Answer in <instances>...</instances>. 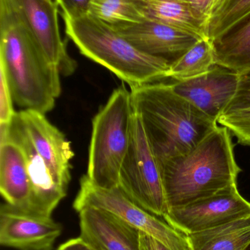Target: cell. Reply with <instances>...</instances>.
<instances>
[{"mask_svg":"<svg viewBox=\"0 0 250 250\" xmlns=\"http://www.w3.org/2000/svg\"><path fill=\"white\" fill-rule=\"evenodd\" d=\"M0 67L13 101L23 110L51 111L61 94L60 70L51 64L20 15L0 0Z\"/></svg>","mask_w":250,"mask_h":250,"instance_id":"1","label":"cell"},{"mask_svg":"<svg viewBox=\"0 0 250 250\" xmlns=\"http://www.w3.org/2000/svg\"><path fill=\"white\" fill-rule=\"evenodd\" d=\"M131 93L134 111L159 163L192 151L218 126L172 84L154 82L132 88Z\"/></svg>","mask_w":250,"mask_h":250,"instance_id":"2","label":"cell"},{"mask_svg":"<svg viewBox=\"0 0 250 250\" xmlns=\"http://www.w3.org/2000/svg\"><path fill=\"white\" fill-rule=\"evenodd\" d=\"M231 132L217 126L192 151L159 163L168 210L211 196L237 183Z\"/></svg>","mask_w":250,"mask_h":250,"instance_id":"3","label":"cell"},{"mask_svg":"<svg viewBox=\"0 0 250 250\" xmlns=\"http://www.w3.org/2000/svg\"><path fill=\"white\" fill-rule=\"evenodd\" d=\"M67 36L81 54L114 73L132 88L168 78L170 63L139 51L115 29L86 14L63 17Z\"/></svg>","mask_w":250,"mask_h":250,"instance_id":"4","label":"cell"},{"mask_svg":"<svg viewBox=\"0 0 250 250\" xmlns=\"http://www.w3.org/2000/svg\"><path fill=\"white\" fill-rule=\"evenodd\" d=\"M132 93L114 89L92 120L87 177L105 189L119 187L120 169L129 150L133 126Z\"/></svg>","mask_w":250,"mask_h":250,"instance_id":"5","label":"cell"},{"mask_svg":"<svg viewBox=\"0 0 250 250\" xmlns=\"http://www.w3.org/2000/svg\"><path fill=\"white\" fill-rule=\"evenodd\" d=\"M119 188L145 211L162 218L167 214L159 163L135 114L130 145L120 169Z\"/></svg>","mask_w":250,"mask_h":250,"instance_id":"6","label":"cell"},{"mask_svg":"<svg viewBox=\"0 0 250 250\" xmlns=\"http://www.w3.org/2000/svg\"><path fill=\"white\" fill-rule=\"evenodd\" d=\"M86 207L113 213L139 231L156 238L169 249L190 250L186 235L141 208L119 187L113 189L99 188L85 175L81 179L80 188L73 201V208L78 212Z\"/></svg>","mask_w":250,"mask_h":250,"instance_id":"7","label":"cell"},{"mask_svg":"<svg viewBox=\"0 0 250 250\" xmlns=\"http://www.w3.org/2000/svg\"><path fill=\"white\" fill-rule=\"evenodd\" d=\"M248 218L250 203L239 193L236 183L211 196L170 208L163 219L186 236Z\"/></svg>","mask_w":250,"mask_h":250,"instance_id":"8","label":"cell"},{"mask_svg":"<svg viewBox=\"0 0 250 250\" xmlns=\"http://www.w3.org/2000/svg\"><path fill=\"white\" fill-rule=\"evenodd\" d=\"M20 15L36 40L47 60L60 70L62 76L73 74L76 61L68 53L62 38L58 5L53 0H6Z\"/></svg>","mask_w":250,"mask_h":250,"instance_id":"9","label":"cell"},{"mask_svg":"<svg viewBox=\"0 0 250 250\" xmlns=\"http://www.w3.org/2000/svg\"><path fill=\"white\" fill-rule=\"evenodd\" d=\"M10 138L24 153L30 181V197L24 209L20 211L32 217L51 218L57 206L66 198L67 189L54 180L45 162L32 146L18 112L10 123Z\"/></svg>","mask_w":250,"mask_h":250,"instance_id":"10","label":"cell"},{"mask_svg":"<svg viewBox=\"0 0 250 250\" xmlns=\"http://www.w3.org/2000/svg\"><path fill=\"white\" fill-rule=\"evenodd\" d=\"M31 143L44 160L55 182L67 189L71 179L74 152L64 134L51 124L45 114L32 110L18 112Z\"/></svg>","mask_w":250,"mask_h":250,"instance_id":"11","label":"cell"},{"mask_svg":"<svg viewBox=\"0 0 250 250\" xmlns=\"http://www.w3.org/2000/svg\"><path fill=\"white\" fill-rule=\"evenodd\" d=\"M240 75L215 64L207 73L172 83L176 93L218 121L237 92Z\"/></svg>","mask_w":250,"mask_h":250,"instance_id":"12","label":"cell"},{"mask_svg":"<svg viewBox=\"0 0 250 250\" xmlns=\"http://www.w3.org/2000/svg\"><path fill=\"white\" fill-rule=\"evenodd\" d=\"M63 226L52 218L24 214L4 204L0 209V245L17 250H52Z\"/></svg>","mask_w":250,"mask_h":250,"instance_id":"13","label":"cell"},{"mask_svg":"<svg viewBox=\"0 0 250 250\" xmlns=\"http://www.w3.org/2000/svg\"><path fill=\"white\" fill-rule=\"evenodd\" d=\"M115 30L139 51L164 59L170 64L200 40L204 39L190 32L151 19Z\"/></svg>","mask_w":250,"mask_h":250,"instance_id":"14","label":"cell"},{"mask_svg":"<svg viewBox=\"0 0 250 250\" xmlns=\"http://www.w3.org/2000/svg\"><path fill=\"white\" fill-rule=\"evenodd\" d=\"M80 237L95 250H140V231L113 213L93 207L78 211Z\"/></svg>","mask_w":250,"mask_h":250,"instance_id":"15","label":"cell"},{"mask_svg":"<svg viewBox=\"0 0 250 250\" xmlns=\"http://www.w3.org/2000/svg\"><path fill=\"white\" fill-rule=\"evenodd\" d=\"M0 192L5 204L19 211L24 209L30 197L24 153L10 138L0 145Z\"/></svg>","mask_w":250,"mask_h":250,"instance_id":"16","label":"cell"},{"mask_svg":"<svg viewBox=\"0 0 250 250\" xmlns=\"http://www.w3.org/2000/svg\"><path fill=\"white\" fill-rule=\"evenodd\" d=\"M211 42L216 64L239 75L250 72V15Z\"/></svg>","mask_w":250,"mask_h":250,"instance_id":"17","label":"cell"},{"mask_svg":"<svg viewBox=\"0 0 250 250\" xmlns=\"http://www.w3.org/2000/svg\"><path fill=\"white\" fill-rule=\"evenodd\" d=\"M190 250H245L250 244V218L186 235Z\"/></svg>","mask_w":250,"mask_h":250,"instance_id":"18","label":"cell"},{"mask_svg":"<svg viewBox=\"0 0 250 250\" xmlns=\"http://www.w3.org/2000/svg\"><path fill=\"white\" fill-rule=\"evenodd\" d=\"M145 11L147 19L190 32L200 38H208L207 21L179 1L145 0Z\"/></svg>","mask_w":250,"mask_h":250,"instance_id":"19","label":"cell"},{"mask_svg":"<svg viewBox=\"0 0 250 250\" xmlns=\"http://www.w3.org/2000/svg\"><path fill=\"white\" fill-rule=\"evenodd\" d=\"M88 14L114 29L147 19L145 0H91Z\"/></svg>","mask_w":250,"mask_h":250,"instance_id":"20","label":"cell"},{"mask_svg":"<svg viewBox=\"0 0 250 250\" xmlns=\"http://www.w3.org/2000/svg\"><path fill=\"white\" fill-rule=\"evenodd\" d=\"M215 64L212 42L204 38L170 64L168 78L177 82L189 80L207 73Z\"/></svg>","mask_w":250,"mask_h":250,"instance_id":"21","label":"cell"},{"mask_svg":"<svg viewBox=\"0 0 250 250\" xmlns=\"http://www.w3.org/2000/svg\"><path fill=\"white\" fill-rule=\"evenodd\" d=\"M250 15V0H220L213 11L207 37L214 41Z\"/></svg>","mask_w":250,"mask_h":250,"instance_id":"22","label":"cell"},{"mask_svg":"<svg viewBox=\"0 0 250 250\" xmlns=\"http://www.w3.org/2000/svg\"><path fill=\"white\" fill-rule=\"evenodd\" d=\"M217 123L227 127L239 144L250 146V109L222 115Z\"/></svg>","mask_w":250,"mask_h":250,"instance_id":"23","label":"cell"},{"mask_svg":"<svg viewBox=\"0 0 250 250\" xmlns=\"http://www.w3.org/2000/svg\"><path fill=\"white\" fill-rule=\"evenodd\" d=\"M13 104V95L7 75L0 67V123H11L16 113Z\"/></svg>","mask_w":250,"mask_h":250,"instance_id":"24","label":"cell"},{"mask_svg":"<svg viewBox=\"0 0 250 250\" xmlns=\"http://www.w3.org/2000/svg\"><path fill=\"white\" fill-rule=\"evenodd\" d=\"M248 109H250V72L240 75L237 92L223 115Z\"/></svg>","mask_w":250,"mask_h":250,"instance_id":"25","label":"cell"},{"mask_svg":"<svg viewBox=\"0 0 250 250\" xmlns=\"http://www.w3.org/2000/svg\"><path fill=\"white\" fill-rule=\"evenodd\" d=\"M91 0H55L62 17L75 18L88 14Z\"/></svg>","mask_w":250,"mask_h":250,"instance_id":"26","label":"cell"},{"mask_svg":"<svg viewBox=\"0 0 250 250\" xmlns=\"http://www.w3.org/2000/svg\"><path fill=\"white\" fill-rule=\"evenodd\" d=\"M189 7L208 22L213 11L220 0H175Z\"/></svg>","mask_w":250,"mask_h":250,"instance_id":"27","label":"cell"},{"mask_svg":"<svg viewBox=\"0 0 250 250\" xmlns=\"http://www.w3.org/2000/svg\"><path fill=\"white\" fill-rule=\"evenodd\" d=\"M139 245L140 250H171L156 238L141 231L139 234Z\"/></svg>","mask_w":250,"mask_h":250,"instance_id":"28","label":"cell"},{"mask_svg":"<svg viewBox=\"0 0 250 250\" xmlns=\"http://www.w3.org/2000/svg\"><path fill=\"white\" fill-rule=\"evenodd\" d=\"M57 250H95L86 243L80 236L70 239L62 244Z\"/></svg>","mask_w":250,"mask_h":250,"instance_id":"29","label":"cell"},{"mask_svg":"<svg viewBox=\"0 0 250 250\" xmlns=\"http://www.w3.org/2000/svg\"><path fill=\"white\" fill-rule=\"evenodd\" d=\"M245 250H250V244L249 245H248V248H247Z\"/></svg>","mask_w":250,"mask_h":250,"instance_id":"30","label":"cell"}]
</instances>
